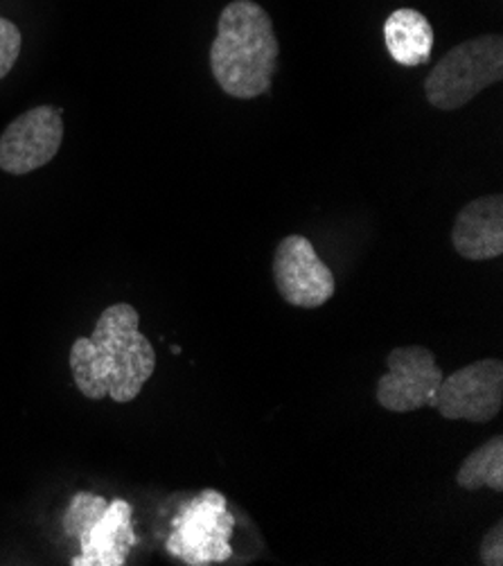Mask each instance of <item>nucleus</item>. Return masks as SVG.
<instances>
[{
    "mask_svg": "<svg viewBox=\"0 0 503 566\" xmlns=\"http://www.w3.org/2000/svg\"><path fill=\"white\" fill-rule=\"evenodd\" d=\"M71 373L88 400L111 398L118 405L136 400L156 370V353L140 332V314L129 303L106 307L91 336L71 348Z\"/></svg>",
    "mask_w": 503,
    "mask_h": 566,
    "instance_id": "f257e3e1",
    "label": "nucleus"
},
{
    "mask_svg": "<svg viewBox=\"0 0 503 566\" xmlns=\"http://www.w3.org/2000/svg\"><path fill=\"white\" fill-rule=\"evenodd\" d=\"M277 45L269 12L253 0H233L221 10L210 45V71L217 86L235 99L269 93L277 71Z\"/></svg>",
    "mask_w": 503,
    "mask_h": 566,
    "instance_id": "f03ea898",
    "label": "nucleus"
},
{
    "mask_svg": "<svg viewBox=\"0 0 503 566\" xmlns=\"http://www.w3.org/2000/svg\"><path fill=\"white\" fill-rule=\"evenodd\" d=\"M503 80V39L481 34L454 45L425 80V95L438 111H459Z\"/></svg>",
    "mask_w": 503,
    "mask_h": 566,
    "instance_id": "7ed1b4c3",
    "label": "nucleus"
},
{
    "mask_svg": "<svg viewBox=\"0 0 503 566\" xmlns=\"http://www.w3.org/2000/svg\"><path fill=\"white\" fill-rule=\"evenodd\" d=\"M172 526L165 548L188 566L221 564L233 555L231 535L235 531V517L229 513L227 496L217 490H203L190 499Z\"/></svg>",
    "mask_w": 503,
    "mask_h": 566,
    "instance_id": "20e7f679",
    "label": "nucleus"
},
{
    "mask_svg": "<svg viewBox=\"0 0 503 566\" xmlns=\"http://www.w3.org/2000/svg\"><path fill=\"white\" fill-rule=\"evenodd\" d=\"M386 366L388 373L379 377L375 392L381 409L411 413L425 407H436V395L444 375L429 348H394L386 357Z\"/></svg>",
    "mask_w": 503,
    "mask_h": 566,
    "instance_id": "39448f33",
    "label": "nucleus"
},
{
    "mask_svg": "<svg viewBox=\"0 0 503 566\" xmlns=\"http://www.w3.org/2000/svg\"><path fill=\"white\" fill-rule=\"evenodd\" d=\"M271 271L277 294L292 307H323L337 292L334 273L303 235H287L275 247Z\"/></svg>",
    "mask_w": 503,
    "mask_h": 566,
    "instance_id": "423d86ee",
    "label": "nucleus"
},
{
    "mask_svg": "<svg viewBox=\"0 0 503 566\" xmlns=\"http://www.w3.org/2000/svg\"><path fill=\"white\" fill-rule=\"evenodd\" d=\"M503 407V364L499 359H481L442 377L436 407L444 420L490 422Z\"/></svg>",
    "mask_w": 503,
    "mask_h": 566,
    "instance_id": "0eeeda50",
    "label": "nucleus"
},
{
    "mask_svg": "<svg viewBox=\"0 0 503 566\" xmlns=\"http://www.w3.org/2000/svg\"><path fill=\"white\" fill-rule=\"evenodd\" d=\"M64 140L62 108L34 106L8 125L0 136V169L25 177L60 154Z\"/></svg>",
    "mask_w": 503,
    "mask_h": 566,
    "instance_id": "6e6552de",
    "label": "nucleus"
},
{
    "mask_svg": "<svg viewBox=\"0 0 503 566\" xmlns=\"http://www.w3.org/2000/svg\"><path fill=\"white\" fill-rule=\"evenodd\" d=\"M134 507L125 499H114L102 517L91 524L77 539L82 553L73 557V566H123L132 548L138 544L132 524Z\"/></svg>",
    "mask_w": 503,
    "mask_h": 566,
    "instance_id": "1a4fd4ad",
    "label": "nucleus"
},
{
    "mask_svg": "<svg viewBox=\"0 0 503 566\" xmlns=\"http://www.w3.org/2000/svg\"><path fill=\"white\" fill-rule=\"evenodd\" d=\"M454 251L470 262L503 253V197L485 195L461 208L452 229Z\"/></svg>",
    "mask_w": 503,
    "mask_h": 566,
    "instance_id": "9d476101",
    "label": "nucleus"
},
{
    "mask_svg": "<svg viewBox=\"0 0 503 566\" xmlns=\"http://www.w3.org/2000/svg\"><path fill=\"white\" fill-rule=\"evenodd\" d=\"M384 43L394 62L407 69H418L431 60L436 34L422 12L400 8L384 21Z\"/></svg>",
    "mask_w": 503,
    "mask_h": 566,
    "instance_id": "9b49d317",
    "label": "nucleus"
},
{
    "mask_svg": "<svg viewBox=\"0 0 503 566\" xmlns=\"http://www.w3.org/2000/svg\"><path fill=\"white\" fill-rule=\"evenodd\" d=\"M457 485L468 492H474L481 488H490L494 492L503 490V438L501 436H494L492 440L476 447L461 463L457 472Z\"/></svg>",
    "mask_w": 503,
    "mask_h": 566,
    "instance_id": "f8f14e48",
    "label": "nucleus"
},
{
    "mask_svg": "<svg viewBox=\"0 0 503 566\" xmlns=\"http://www.w3.org/2000/svg\"><path fill=\"white\" fill-rule=\"evenodd\" d=\"M106 505H108V501L99 494L77 492L71 499V505H69V511L64 515L66 535L77 539L91 524H95L102 517V513L106 511Z\"/></svg>",
    "mask_w": 503,
    "mask_h": 566,
    "instance_id": "ddd939ff",
    "label": "nucleus"
},
{
    "mask_svg": "<svg viewBox=\"0 0 503 566\" xmlns=\"http://www.w3.org/2000/svg\"><path fill=\"white\" fill-rule=\"evenodd\" d=\"M21 30L12 21L0 17V80H6L14 69L17 60L21 56Z\"/></svg>",
    "mask_w": 503,
    "mask_h": 566,
    "instance_id": "4468645a",
    "label": "nucleus"
},
{
    "mask_svg": "<svg viewBox=\"0 0 503 566\" xmlns=\"http://www.w3.org/2000/svg\"><path fill=\"white\" fill-rule=\"evenodd\" d=\"M481 564L485 566H503V524L496 522L483 537L479 548Z\"/></svg>",
    "mask_w": 503,
    "mask_h": 566,
    "instance_id": "2eb2a0df",
    "label": "nucleus"
}]
</instances>
